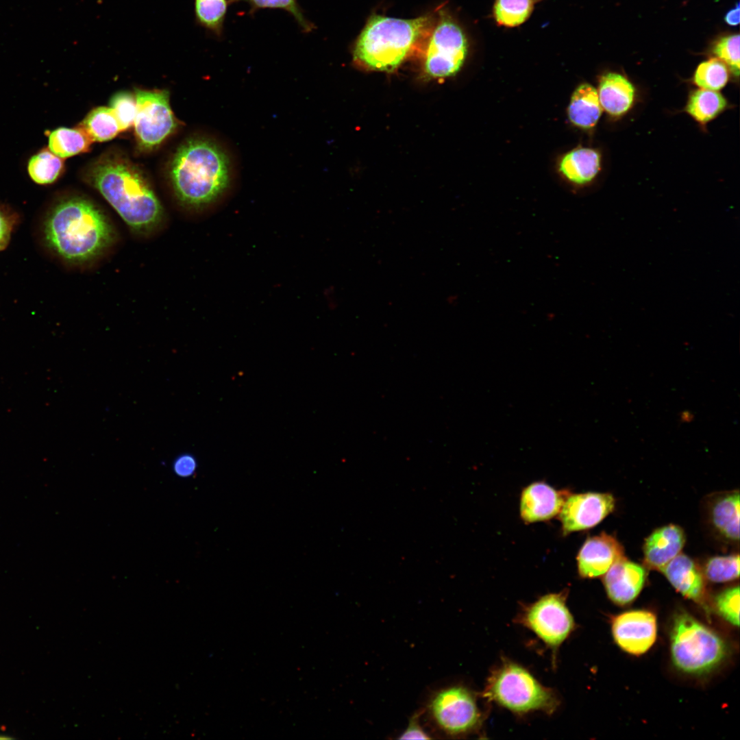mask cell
Listing matches in <instances>:
<instances>
[{"label":"cell","mask_w":740,"mask_h":740,"mask_svg":"<svg viewBox=\"0 0 740 740\" xmlns=\"http://www.w3.org/2000/svg\"><path fill=\"white\" fill-rule=\"evenodd\" d=\"M722 639L685 613L676 615L671 634V655L680 670L691 674L707 673L724 658Z\"/></svg>","instance_id":"8992f818"},{"label":"cell","mask_w":740,"mask_h":740,"mask_svg":"<svg viewBox=\"0 0 740 740\" xmlns=\"http://www.w3.org/2000/svg\"><path fill=\"white\" fill-rule=\"evenodd\" d=\"M197 468L196 458L190 454L179 455L173 461V470L180 478H189L195 473Z\"/></svg>","instance_id":"e575fe53"},{"label":"cell","mask_w":740,"mask_h":740,"mask_svg":"<svg viewBox=\"0 0 740 740\" xmlns=\"http://www.w3.org/2000/svg\"><path fill=\"white\" fill-rule=\"evenodd\" d=\"M87 180L134 232L147 234L163 219V208L143 173L115 154L103 156L88 170Z\"/></svg>","instance_id":"7a4b0ae2"},{"label":"cell","mask_w":740,"mask_h":740,"mask_svg":"<svg viewBox=\"0 0 740 740\" xmlns=\"http://www.w3.org/2000/svg\"><path fill=\"white\" fill-rule=\"evenodd\" d=\"M739 491L724 494L711 506L713 526L722 536L731 541L739 539Z\"/></svg>","instance_id":"44dd1931"},{"label":"cell","mask_w":740,"mask_h":740,"mask_svg":"<svg viewBox=\"0 0 740 740\" xmlns=\"http://www.w3.org/2000/svg\"><path fill=\"white\" fill-rule=\"evenodd\" d=\"M226 10V0H195V12L198 21L217 34L222 29Z\"/></svg>","instance_id":"f1b7e54d"},{"label":"cell","mask_w":740,"mask_h":740,"mask_svg":"<svg viewBox=\"0 0 740 740\" xmlns=\"http://www.w3.org/2000/svg\"><path fill=\"white\" fill-rule=\"evenodd\" d=\"M685 543L682 529L674 524L654 530L643 545L644 561L651 569L661 571L680 554Z\"/></svg>","instance_id":"2e32d148"},{"label":"cell","mask_w":740,"mask_h":740,"mask_svg":"<svg viewBox=\"0 0 740 740\" xmlns=\"http://www.w3.org/2000/svg\"><path fill=\"white\" fill-rule=\"evenodd\" d=\"M46 247L67 263L82 264L99 257L112 243L114 231L92 201L69 197L57 201L42 225Z\"/></svg>","instance_id":"6da1fadb"},{"label":"cell","mask_w":740,"mask_h":740,"mask_svg":"<svg viewBox=\"0 0 740 740\" xmlns=\"http://www.w3.org/2000/svg\"><path fill=\"white\" fill-rule=\"evenodd\" d=\"M430 25L429 16L400 19L373 16L357 40L354 58L371 69L393 71L425 42Z\"/></svg>","instance_id":"277c9868"},{"label":"cell","mask_w":740,"mask_h":740,"mask_svg":"<svg viewBox=\"0 0 740 740\" xmlns=\"http://www.w3.org/2000/svg\"><path fill=\"white\" fill-rule=\"evenodd\" d=\"M567 593H549L523 607L515 622L533 632L556 652L575 629V622L566 604Z\"/></svg>","instance_id":"ba28073f"},{"label":"cell","mask_w":740,"mask_h":740,"mask_svg":"<svg viewBox=\"0 0 740 740\" xmlns=\"http://www.w3.org/2000/svg\"><path fill=\"white\" fill-rule=\"evenodd\" d=\"M136 111L134 121L138 147L149 151L159 146L177 127L166 90L135 89Z\"/></svg>","instance_id":"9c48e42d"},{"label":"cell","mask_w":740,"mask_h":740,"mask_svg":"<svg viewBox=\"0 0 740 740\" xmlns=\"http://www.w3.org/2000/svg\"><path fill=\"white\" fill-rule=\"evenodd\" d=\"M79 126L92 142L111 140L121 132L112 110L106 106H99L91 110Z\"/></svg>","instance_id":"cb8c5ba5"},{"label":"cell","mask_w":740,"mask_h":740,"mask_svg":"<svg viewBox=\"0 0 740 740\" xmlns=\"http://www.w3.org/2000/svg\"><path fill=\"white\" fill-rule=\"evenodd\" d=\"M48 138L49 149L62 158L87 152L92 143L79 125L74 128L58 127L49 132Z\"/></svg>","instance_id":"7402d4cb"},{"label":"cell","mask_w":740,"mask_h":740,"mask_svg":"<svg viewBox=\"0 0 740 740\" xmlns=\"http://www.w3.org/2000/svg\"><path fill=\"white\" fill-rule=\"evenodd\" d=\"M740 5L737 2L736 5L729 10L724 16L725 22L730 26H736L739 23Z\"/></svg>","instance_id":"8d00e7d4"},{"label":"cell","mask_w":740,"mask_h":740,"mask_svg":"<svg viewBox=\"0 0 740 740\" xmlns=\"http://www.w3.org/2000/svg\"><path fill=\"white\" fill-rule=\"evenodd\" d=\"M597 94L602 108L610 115L619 116L631 108L635 89L624 75L607 73L600 79Z\"/></svg>","instance_id":"ac0fdd59"},{"label":"cell","mask_w":740,"mask_h":740,"mask_svg":"<svg viewBox=\"0 0 740 740\" xmlns=\"http://www.w3.org/2000/svg\"><path fill=\"white\" fill-rule=\"evenodd\" d=\"M739 34H730L719 38L713 45V53L728 66L737 77L739 75Z\"/></svg>","instance_id":"4dcf8cb0"},{"label":"cell","mask_w":740,"mask_h":740,"mask_svg":"<svg viewBox=\"0 0 740 740\" xmlns=\"http://www.w3.org/2000/svg\"><path fill=\"white\" fill-rule=\"evenodd\" d=\"M421 712L415 713L410 719L408 726L399 737L400 739H432L419 724V715Z\"/></svg>","instance_id":"d590c367"},{"label":"cell","mask_w":740,"mask_h":740,"mask_svg":"<svg viewBox=\"0 0 740 740\" xmlns=\"http://www.w3.org/2000/svg\"><path fill=\"white\" fill-rule=\"evenodd\" d=\"M467 47V40L461 28L450 18L441 15L428 36L425 72L434 78L454 75L465 61Z\"/></svg>","instance_id":"30bf717a"},{"label":"cell","mask_w":740,"mask_h":740,"mask_svg":"<svg viewBox=\"0 0 740 740\" xmlns=\"http://www.w3.org/2000/svg\"><path fill=\"white\" fill-rule=\"evenodd\" d=\"M12 739V737L8 735L0 734V739Z\"/></svg>","instance_id":"74e56055"},{"label":"cell","mask_w":740,"mask_h":740,"mask_svg":"<svg viewBox=\"0 0 740 740\" xmlns=\"http://www.w3.org/2000/svg\"><path fill=\"white\" fill-rule=\"evenodd\" d=\"M682 595L697 602L704 598L703 574L689 556L678 554L661 570Z\"/></svg>","instance_id":"e0dca14e"},{"label":"cell","mask_w":740,"mask_h":740,"mask_svg":"<svg viewBox=\"0 0 740 740\" xmlns=\"http://www.w3.org/2000/svg\"><path fill=\"white\" fill-rule=\"evenodd\" d=\"M727 106L724 97L717 91L698 89L690 95L685 110L696 121L706 124Z\"/></svg>","instance_id":"603a6c76"},{"label":"cell","mask_w":740,"mask_h":740,"mask_svg":"<svg viewBox=\"0 0 740 740\" xmlns=\"http://www.w3.org/2000/svg\"><path fill=\"white\" fill-rule=\"evenodd\" d=\"M570 121L583 129L593 127L602 114L597 91L589 84H582L574 90L567 110Z\"/></svg>","instance_id":"d6986e66"},{"label":"cell","mask_w":740,"mask_h":740,"mask_svg":"<svg viewBox=\"0 0 740 740\" xmlns=\"http://www.w3.org/2000/svg\"><path fill=\"white\" fill-rule=\"evenodd\" d=\"M646 572L640 565L625 557L615 564L604 574V584L609 598L619 605L633 601L645 583Z\"/></svg>","instance_id":"9a60e30c"},{"label":"cell","mask_w":740,"mask_h":740,"mask_svg":"<svg viewBox=\"0 0 740 740\" xmlns=\"http://www.w3.org/2000/svg\"><path fill=\"white\" fill-rule=\"evenodd\" d=\"M600 167V156L595 150L580 147L567 153L561 160L559 170L571 182L584 185L590 182Z\"/></svg>","instance_id":"ffe728a7"},{"label":"cell","mask_w":740,"mask_h":740,"mask_svg":"<svg viewBox=\"0 0 740 740\" xmlns=\"http://www.w3.org/2000/svg\"><path fill=\"white\" fill-rule=\"evenodd\" d=\"M484 695L519 715L534 711L552 714L560 703L552 689L541 684L522 666L506 660L492 671Z\"/></svg>","instance_id":"5b68a950"},{"label":"cell","mask_w":740,"mask_h":740,"mask_svg":"<svg viewBox=\"0 0 740 740\" xmlns=\"http://www.w3.org/2000/svg\"><path fill=\"white\" fill-rule=\"evenodd\" d=\"M64 169L62 158L52 153L49 149H43L32 156L28 162L27 170L32 180L39 184L54 182Z\"/></svg>","instance_id":"d4e9b609"},{"label":"cell","mask_w":740,"mask_h":740,"mask_svg":"<svg viewBox=\"0 0 740 740\" xmlns=\"http://www.w3.org/2000/svg\"><path fill=\"white\" fill-rule=\"evenodd\" d=\"M245 1L255 8H281L290 12L299 25L306 31H310L311 26L302 14L296 0H240Z\"/></svg>","instance_id":"d6a6232c"},{"label":"cell","mask_w":740,"mask_h":740,"mask_svg":"<svg viewBox=\"0 0 740 740\" xmlns=\"http://www.w3.org/2000/svg\"><path fill=\"white\" fill-rule=\"evenodd\" d=\"M615 642L624 651L634 655L647 652L656 638L655 615L647 610H631L617 615L613 621Z\"/></svg>","instance_id":"7c38bea8"},{"label":"cell","mask_w":740,"mask_h":740,"mask_svg":"<svg viewBox=\"0 0 740 740\" xmlns=\"http://www.w3.org/2000/svg\"><path fill=\"white\" fill-rule=\"evenodd\" d=\"M614 508L615 499L610 493H569L558 515L563 534L595 526Z\"/></svg>","instance_id":"8fae6325"},{"label":"cell","mask_w":740,"mask_h":740,"mask_svg":"<svg viewBox=\"0 0 740 740\" xmlns=\"http://www.w3.org/2000/svg\"><path fill=\"white\" fill-rule=\"evenodd\" d=\"M426 710L437 730L448 737H461L477 731L483 715L475 694L463 685L441 688L430 698Z\"/></svg>","instance_id":"52a82bcc"},{"label":"cell","mask_w":740,"mask_h":740,"mask_svg":"<svg viewBox=\"0 0 740 740\" xmlns=\"http://www.w3.org/2000/svg\"><path fill=\"white\" fill-rule=\"evenodd\" d=\"M624 558L621 545L613 536L602 532L588 538L581 547L577 556L578 571L582 578H597Z\"/></svg>","instance_id":"4fadbf2b"},{"label":"cell","mask_w":740,"mask_h":740,"mask_svg":"<svg viewBox=\"0 0 740 740\" xmlns=\"http://www.w3.org/2000/svg\"><path fill=\"white\" fill-rule=\"evenodd\" d=\"M18 220L16 213L0 203V251L9 244Z\"/></svg>","instance_id":"836d02e7"},{"label":"cell","mask_w":740,"mask_h":740,"mask_svg":"<svg viewBox=\"0 0 740 740\" xmlns=\"http://www.w3.org/2000/svg\"><path fill=\"white\" fill-rule=\"evenodd\" d=\"M729 78L728 66L716 58L700 63L693 75V82L698 87L717 91L724 88Z\"/></svg>","instance_id":"484cf974"},{"label":"cell","mask_w":740,"mask_h":740,"mask_svg":"<svg viewBox=\"0 0 740 740\" xmlns=\"http://www.w3.org/2000/svg\"><path fill=\"white\" fill-rule=\"evenodd\" d=\"M170 179L182 205L195 210L206 208L222 197L230 186L229 158L213 140L190 138L176 151Z\"/></svg>","instance_id":"3957f363"},{"label":"cell","mask_w":740,"mask_h":740,"mask_svg":"<svg viewBox=\"0 0 740 740\" xmlns=\"http://www.w3.org/2000/svg\"><path fill=\"white\" fill-rule=\"evenodd\" d=\"M705 576L713 582H725L735 580L739 576V556H714L704 565Z\"/></svg>","instance_id":"83f0119b"},{"label":"cell","mask_w":740,"mask_h":740,"mask_svg":"<svg viewBox=\"0 0 740 740\" xmlns=\"http://www.w3.org/2000/svg\"><path fill=\"white\" fill-rule=\"evenodd\" d=\"M718 613L732 625L739 624V587L728 588L721 592L715 598Z\"/></svg>","instance_id":"1f68e13d"},{"label":"cell","mask_w":740,"mask_h":740,"mask_svg":"<svg viewBox=\"0 0 740 740\" xmlns=\"http://www.w3.org/2000/svg\"><path fill=\"white\" fill-rule=\"evenodd\" d=\"M569 494L566 490H556L543 482L530 484L521 492V519L526 523L551 519L559 514Z\"/></svg>","instance_id":"5bb4252c"},{"label":"cell","mask_w":740,"mask_h":740,"mask_svg":"<svg viewBox=\"0 0 740 740\" xmlns=\"http://www.w3.org/2000/svg\"><path fill=\"white\" fill-rule=\"evenodd\" d=\"M532 8V0H496L493 13L499 25L515 27L528 18Z\"/></svg>","instance_id":"4316f807"},{"label":"cell","mask_w":740,"mask_h":740,"mask_svg":"<svg viewBox=\"0 0 740 740\" xmlns=\"http://www.w3.org/2000/svg\"><path fill=\"white\" fill-rule=\"evenodd\" d=\"M109 107L115 116L121 132L134 125L136 111V102L134 94L127 91L116 92L112 97Z\"/></svg>","instance_id":"f546056e"}]
</instances>
